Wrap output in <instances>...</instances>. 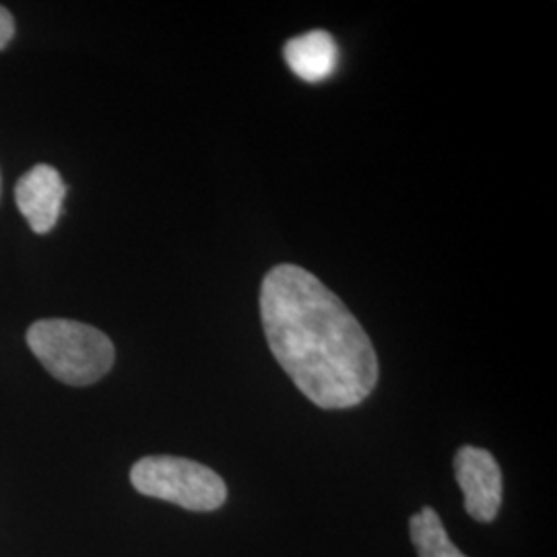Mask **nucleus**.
Masks as SVG:
<instances>
[{
	"label": "nucleus",
	"mask_w": 557,
	"mask_h": 557,
	"mask_svg": "<svg viewBox=\"0 0 557 557\" xmlns=\"http://www.w3.org/2000/svg\"><path fill=\"white\" fill-rule=\"evenodd\" d=\"M283 54L294 75L306 83L329 79L337 71V44L329 32L322 29L308 32L287 41Z\"/></svg>",
	"instance_id": "nucleus-6"
},
{
	"label": "nucleus",
	"mask_w": 557,
	"mask_h": 557,
	"mask_svg": "<svg viewBox=\"0 0 557 557\" xmlns=\"http://www.w3.org/2000/svg\"><path fill=\"white\" fill-rule=\"evenodd\" d=\"M66 195L64 180L57 168L38 163L21 176L15 186V200L21 215L27 220L36 234H48L54 230Z\"/></svg>",
	"instance_id": "nucleus-5"
},
{
	"label": "nucleus",
	"mask_w": 557,
	"mask_h": 557,
	"mask_svg": "<svg viewBox=\"0 0 557 557\" xmlns=\"http://www.w3.org/2000/svg\"><path fill=\"white\" fill-rule=\"evenodd\" d=\"M267 343L304 397L320 409L358 407L379 384V356L351 310L296 264L271 269L260 287Z\"/></svg>",
	"instance_id": "nucleus-1"
},
{
	"label": "nucleus",
	"mask_w": 557,
	"mask_h": 557,
	"mask_svg": "<svg viewBox=\"0 0 557 557\" xmlns=\"http://www.w3.org/2000/svg\"><path fill=\"white\" fill-rule=\"evenodd\" d=\"M27 345L54 379L71 386L98 382L116 359L108 335L77 320H38L27 331Z\"/></svg>",
	"instance_id": "nucleus-2"
},
{
	"label": "nucleus",
	"mask_w": 557,
	"mask_h": 557,
	"mask_svg": "<svg viewBox=\"0 0 557 557\" xmlns=\"http://www.w3.org/2000/svg\"><path fill=\"white\" fill-rule=\"evenodd\" d=\"M455 478L467 515L478 522H494L502 506V469L492 453L478 446L458 448Z\"/></svg>",
	"instance_id": "nucleus-4"
},
{
	"label": "nucleus",
	"mask_w": 557,
	"mask_h": 557,
	"mask_svg": "<svg viewBox=\"0 0 557 557\" xmlns=\"http://www.w3.org/2000/svg\"><path fill=\"white\" fill-rule=\"evenodd\" d=\"M131 483L147 498L163 499L193 512L220 510L227 499L225 481L190 458H140L131 471Z\"/></svg>",
	"instance_id": "nucleus-3"
},
{
	"label": "nucleus",
	"mask_w": 557,
	"mask_h": 557,
	"mask_svg": "<svg viewBox=\"0 0 557 557\" xmlns=\"http://www.w3.org/2000/svg\"><path fill=\"white\" fill-rule=\"evenodd\" d=\"M13 36H15V20L4 7H0V50L9 46Z\"/></svg>",
	"instance_id": "nucleus-8"
},
{
	"label": "nucleus",
	"mask_w": 557,
	"mask_h": 557,
	"mask_svg": "<svg viewBox=\"0 0 557 557\" xmlns=\"http://www.w3.org/2000/svg\"><path fill=\"white\" fill-rule=\"evenodd\" d=\"M409 531L419 557H467L458 552L457 545L448 537L438 512L430 506L411 517Z\"/></svg>",
	"instance_id": "nucleus-7"
}]
</instances>
